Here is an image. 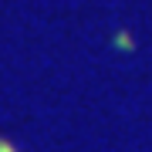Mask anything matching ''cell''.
<instances>
[{
	"label": "cell",
	"mask_w": 152,
	"mask_h": 152,
	"mask_svg": "<svg viewBox=\"0 0 152 152\" xmlns=\"http://www.w3.org/2000/svg\"><path fill=\"white\" fill-rule=\"evenodd\" d=\"M0 152H17L14 145H7V142H0Z\"/></svg>",
	"instance_id": "6da1fadb"
}]
</instances>
